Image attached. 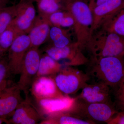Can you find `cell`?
<instances>
[{
    "label": "cell",
    "mask_w": 124,
    "mask_h": 124,
    "mask_svg": "<svg viewBox=\"0 0 124 124\" xmlns=\"http://www.w3.org/2000/svg\"></svg>",
    "instance_id": "obj_37"
},
{
    "label": "cell",
    "mask_w": 124,
    "mask_h": 124,
    "mask_svg": "<svg viewBox=\"0 0 124 124\" xmlns=\"http://www.w3.org/2000/svg\"><path fill=\"white\" fill-rule=\"evenodd\" d=\"M115 103L116 109L124 111V76L118 87L116 89Z\"/></svg>",
    "instance_id": "obj_26"
},
{
    "label": "cell",
    "mask_w": 124,
    "mask_h": 124,
    "mask_svg": "<svg viewBox=\"0 0 124 124\" xmlns=\"http://www.w3.org/2000/svg\"><path fill=\"white\" fill-rule=\"evenodd\" d=\"M25 0H28L30 1H32V2H37L39 0H20V1H25Z\"/></svg>",
    "instance_id": "obj_32"
},
{
    "label": "cell",
    "mask_w": 124,
    "mask_h": 124,
    "mask_svg": "<svg viewBox=\"0 0 124 124\" xmlns=\"http://www.w3.org/2000/svg\"><path fill=\"white\" fill-rule=\"evenodd\" d=\"M15 16L11 25L22 35L27 34L31 29L36 15L33 2L20 1L15 5Z\"/></svg>",
    "instance_id": "obj_8"
},
{
    "label": "cell",
    "mask_w": 124,
    "mask_h": 124,
    "mask_svg": "<svg viewBox=\"0 0 124 124\" xmlns=\"http://www.w3.org/2000/svg\"><path fill=\"white\" fill-rule=\"evenodd\" d=\"M6 4L2 0H0V6H5Z\"/></svg>",
    "instance_id": "obj_30"
},
{
    "label": "cell",
    "mask_w": 124,
    "mask_h": 124,
    "mask_svg": "<svg viewBox=\"0 0 124 124\" xmlns=\"http://www.w3.org/2000/svg\"><path fill=\"white\" fill-rule=\"evenodd\" d=\"M42 119L35 107L27 99L19 105L8 121L9 124H35Z\"/></svg>",
    "instance_id": "obj_15"
},
{
    "label": "cell",
    "mask_w": 124,
    "mask_h": 124,
    "mask_svg": "<svg viewBox=\"0 0 124 124\" xmlns=\"http://www.w3.org/2000/svg\"><path fill=\"white\" fill-rule=\"evenodd\" d=\"M41 124H93V122L79 119L68 113H62L55 114L42 119Z\"/></svg>",
    "instance_id": "obj_19"
},
{
    "label": "cell",
    "mask_w": 124,
    "mask_h": 124,
    "mask_svg": "<svg viewBox=\"0 0 124 124\" xmlns=\"http://www.w3.org/2000/svg\"><path fill=\"white\" fill-rule=\"evenodd\" d=\"M124 9V1L123 0H108L93 9L92 11L93 18V34L104 22L112 17Z\"/></svg>",
    "instance_id": "obj_14"
},
{
    "label": "cell",
    "mask_w": 124,
    "mask_h": 124,
    "mask_svg": "<svg viewBox=\"0 0 124 124\" xmlns=\"http://www.w3.org/2000/svg\"><path fill=\"white\" fill-rule=\"evenodd\" d=\"M41 57L38 48L30 47L23 58L17 85L26 94L36 76Z\"/></svg>",
    "instance_id": "obj_6"
},
{
    "label": "cell",
    "mask_w": 124,
    "mask_h": 124,
    "mask_svg": "<svg viewBox=\"0 0 124 124\" xmlns=\"http://www.w3.org/2000/svg\"><path fill=\"white\" fill-rule=\"evenodd\" d=\"M5 7V6H0V9L1 8H2V7Z\"/></svg>",
    "instance_id": "obj_35"
},
{
    "label": "cell",
    "mask_w": 124,
    "mask_h": 124,
    "mask_svg": "<svg viewBox=\"0 0 124 124\" xmlns=\"http://www.w3.org/2000/svg\"><path fill=\"white\" fill-rule=\"evenodd\" d=\"M47 17L51 27H70L74 25V20L73 16L67 10L57 11L51 14Z\"/></svg>",
    "instance_id": "obj_21"
},
{
    "label": "cell",
    "mask_w": 124,
    "mask_h": 124,
    "mask_svg": "<svg viewBox=\"0 0 124 124\" xmlns=\"http://www.w3.org/2000/svg\"><path fill=\"white\" fill-rule=\"evenodd\" d=\"M67 0H39L37 2L39 14L48 17L51 14L65 10Z\"/></svg>",
    "instance_id": "obj_20"
},
{
    "label": "cell",
    "mask_w": 124,
    "mask_h": 124,
    "mask_svg": "<svg viewBox=\"0 0 124 124\" xmlns=\"http://www.w3.org/2000/svg\"><path fill=\"white\" fill-rule=\"evenodd\" d=\"M76 100L68 113L75 117L91 121L107 123L118 112L114 104L85 102Z\"/></svg>",
    "instance_id": "obj_4"
},
{
    "label": "cell",
    "mask_w": 124,
    "mask_h": 124,
    "mask_svg": "<svg viewBox=\"0 0 124 124\" xmlns=\"http://www.w3.org/2000/svg\"><path fill=\"white\" fill-rule=\"evenodd\" d=\"M62 66L46 53L41 57L36 77L55 75L62 69Z\"/></svg>",
    "instance_id": "obj_17"
},
{
    "label": "cell",
    "mask_w": 124,
    "mask_h": 124,
    "mask_svg": "<svg viewBox=\"0 0 124 124\" xmlns=\"http://www.w3.org/2000/svg\"><path fill=\"white\" fill-rule=\"evenodd\" d=\"M123 0V1H124V0Z\"/></svg>",
    "instance_id": "obj_38"
},
{
    "label": "cell",
    "mask_w": 124,
    "mask_h": 124,
    "mask_svg": "<svg viewBox=\"0 0 124 124\" xmlns=\"http://www.w3.org/2000/svg\"><path fill=\"white\" fill-rule=\"evenodd\" d=\"M2 58H0V60H1V59H2Z\"/></svg>",
    "instance_id": "obj_36"
},
{
    "label": "cell",
    "mask_w": 124,
    "mask_h": 124,
    "mask_svg": "<svg viewBox=\"0 0 124 124\" xmlns=\"http://www.w3.org/2000/svg\"><path fill=\"white\" fill-rule=\"evenodd\" d=\"M49 37L53 41L52 45L57 48H62L72 43L67 31L58 27H51Z\"/></svg>",
    "instance_id": "obj_22"
},
{
    "label": "cell",
    "mask_w": 124,
    "mask_h": 124,
    "mask_svg": "<svg viewBox=\"0 0 124 124\" xmlns=\"http://www.w3.org/2000/svg\"><path fill=\"white\" fill-rule=\"evenodd\" d=\"M84 0L85 1V2H87V3H88L89 4L88 1L89 2V0Z\"/></svg>",
    "instance_id": "obj_34"
},
{
    "label": "cell",
    "mask_w": 124,
    "mask_h": 124,
    "mask_svg": "<svg viewBox=\"0 0 124 124\" xmlns=\"http://www.w3.org/2000/svg\"><path fill=\"white\" fill-rule=\"evenodd\" d=\"M23 100L17 84L8 86L0 93V116L11 117Z\"/></svg>",
    "instance_id": "obj_13"
},
{
    "label": "cell",
    "mask_w": 124,
    "mask_h": 124,
    "mask_svg": "<svg viewBox=\"0 0 124 124\" xmlns=\"http://www.w3.org/2000/svg\"><path fill=\"white\" fill-rule=\"evenodd\" d=\"M22 35L13 26L9 25L0 35V47L4 53L8 50L18 37Z\"/></svg>",
    "instance_id": "obj_23"
},
{
    "label": "cell",
    "mask_w": 124,
    "mask_h": 124,
    "mask_svg": "<svg viewBox=\"0 0 124 124\" xmlns=\"http://www.w3.org/2000/svg\"><path fill=\"white\" fill-rule=\"evenodd\" d=\"M108 124H124V111L117 112L107 123Z\"/></svg>",
    "instance_id": "obj_27"
},
{
    "label": "cell",
    "mask_w": 124,
    "mask_h": 124,
    "mask_svg": "<svg viewBox=\"0 0 124 124\" xmlns=\"http://www.w3.org/2000/svg\"><path fill=\"white\" fill-rule=\"evenodd\" d=\"M124 58L90 57L86 73L94 82H100L116 89L124 76Z\"/></svg>",
    "instance_id": "obj_1"
},
{
    "label": "cell",
    "mask_w": 124,
    "mask_h": 124,
    "mask_svg": "<svg viewBox=\"0 0 124 124\" xmlns=\"http://www.w3.org/2000/svg\"><path fill=\"white\" fill-rule=\"evenodd\" d=\"M45 52L56 61L67 60L64 64L68 66L85 65L89 61L77 41L62 48H57L51 45L46 47Z\"/></svg>",
    "instance_id": "obj_7"
},
{
    "label": "cell",
    "mask_w": 124,
    "mask_h": 124,
    "mask_svg": "<svg viewBox=\"0 0 124 124\" xmlns=\"http://www.w3.org/2000/svg\"><path fill=\"white\" fill-rule=\"evenodd\" d=\"M15 5L0 9V35L9 26L15 16Z\"/></svg>",
    "instance_id": "obj_24"
},
{
    "label": "cell",
    "mask_w": 124,
    "mask_h": 124,
    "mask_svg": "<svg viewBox=\"0 0 124 124\" xmlns=\"http://www.w3.org/2000/svg\"><path fill=\"white\" fill-rule=\"evenodd\" d=\"M4 53V52L2 51L0 47V58H2V55H3Z\"/></svg>",
    "instance_id": "obj_31"
},
{
    "label": "cell",
    "mask_w": 124,
    "mask_h": 124,
    "mask_svg": "<svg viewBox=\"0 0 124 124\" xmlns=\"http://www.w3.org/2000/svg\"><path fill=\"white\" fill-rule=\"evenodd\" d=\"M31 46V40L27 34L21 35L16 39L8 50L7 60L10 73L20 74L23 58Z\"/></svg>",
    "instance_id": "obj_10"
},
{
    "label": "cell",
    "mask_w": 124,
    "mask_h": 124,
    "mask_svg": "<svg viewBox=\"0 0 124 124\" xmlns=\"http://www.w3.org/2000/svg\"><path fill=\"white\" fill-rule=\"evenodd\" d=\"M98 29L116 33L124 37V9L104 22Z\"/></svg>",
    "instance_id": "obj_18"
},
{
    "label": "cell",
    "mask_w": 124,
    "mask_h": 124,
    "mask_svg": "<svg viewBox=\"0 0 124 124\" xmlns=\"http://www.w3.org/2000/svg\"><path fill=\"white\" fill-rule=\"evenodd\" d=\"M3 123H6V124H9L8 120H7L6 118L0 116V124H3Z\"/></svg>",
    "instance_id": "obj_29"
},
{
    "label": "cell",
    "mask_w": 124,
    "mask_h": 124,
    "mask_svg": "<svg viewBox=\"0 0 124 124\" xmlns=\"http://www.w3.org/2000/svg\"><path fill=\"white\" fill-rule=\"evenodd\" d=\"M72 67L66 66L53 76L58 88L65 95L82 89L90 79L87 73Z\"/></svg>",
    "instance_id": "obj_5"
},
{
    "label": "cell",
    "mask_w": 124,
    "mask_h": 124,
    "mask_svg": "<svg viewBox=\"0 0 124 124\" xmlns=\"http://www.w3.org/2000/svg\"><path fill=\"white\" fill-rule=\"evenodd\" d=\"M124 37L98 29L93 32L85 49L90 57L124 58Z\"/></svg>",
    "instance_id": "obj_3"
},
{
    "label": "cell",
    "mask_w": 124,
    "mask_h": 124,
    "mask_svg": "<svg viewBox=\"0 0 124 124\" xmlns=\"http://www.w3.org/2000/svg\"><path fill=\"white\" fill-rule=\"evenodd\" d=\"M31 86L35 100L59 98L65 95L58 88L53 76L36 77Z\"/></svg>",
    "instance_id": "obj_9"
},
{
    "label": "cell",
    "mask_w": 124,
    "mask_h": 124,
    "mask_svg": "<svg viewBox=\"0 0 124 124\" xmlns=\"http://www.w3.org/2000/svg\"><path fill=\"white\" fill-rule=\"evenodd\" d=\"M75 100V98L70 97L68 95L59 98L35 100L37 106L35 108L43 119L44 116H46V117L67 112L73 105Z\"/></svg>",
    "instance_id": "obj_11"
},
{
    "label": "cell",
    "mask_w": 124,
    "mask_h": 124,
    "mask_svg": "<svg viewBox=\"0 0 124 124\" xmlns=\"http://www.w3.org/2000/svg\"><path fill=\"white\" fill-rule=\"evenodd\" d=\"M110 88L106 85L94 82L87 83L82 89L77 100L87 103H112L110 97Z\"/></svg>",
    "instance_id": "obj_12"
},
{
    "label": "cell",
    "mask_w": 124,
    "mask_h": 124,
    "mask_svg": "<svg viewBox=\"0 0 124 124\" xmlns=\"http://www.w3.org/2000/svg\"><path fill=\"white\" fill-rule=\"evenodd\" d=\"M6 4H7L8 3V1L9 0H2Z\"/></svg>",
    "instance_id": "obj_33"
},
{
    "label": "cell",
    "mask_w": 124,
    "mask_h": 124,
    "mask_svg": "<svg viewBox=\"0 0 124 124\" xmlns=\"http://www.w3.org/2000/svg\"><path fill=\"white\" fill-rule=\"evenodd\" d=\"M51 27L47 17L39 14L36 16L33 26L28 33L31 47L37 48L49 38Z\"/></svg>",
    "instance_id": "obj_16"
},
{
    "label": "cell",
    "mask_w": 124,
    "mask_h": 124,
    "mask_svg": "<svg viewBox=\"0 0 124 124\" xmlns=\"http://www.w3.org/2000/svg\"><path fill=\"white\" fill-rule=\"evenodd\" d=\"M64 10L73 16L77 42L83 51L93 35V15L89 4L84 0H67Z\"/></svg>",
    "instance_id": "obj_2"
},
{
    "label": "cell",
    "mask_w": 124,
    "mask_h": 124,
    "mask_svg": "<svg viewBox=\"0 0 124 124\" xmlns=\"http://www.w3.org/2000/svg\"><path fill=\"white\" fill-rule=\"evenodd\" d=\"M10 73L8 60L1 59L0 60V93L8 86L7 78Z\"/></svg>",
    "instance_id": "obj_25"
},
{
    "label": "cell",
    "mask_w": 124,
    "mask_h": 124,
    "mask_svg": "<svg viewBox=\"0 0 124 124\" xmlns=\"http://www.w3.org/2000/svg\"><path fill=\"white\" fill-rule=\"evenodd\" d=\"M108 0H89V6L92 11L93 9L95 7L104 4Z\"/></svg>",
    "instance_id": "obj_28"
}]
</instances>
